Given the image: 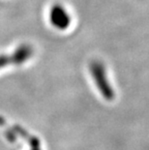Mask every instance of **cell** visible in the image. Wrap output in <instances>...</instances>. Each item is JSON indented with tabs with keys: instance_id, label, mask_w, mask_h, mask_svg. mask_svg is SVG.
<instances>
[{
	"instance_id": "1",
	"label": "cell",
	"mask_w": 149,
	"mask_h": 150,
	"mask_svg": "<svg viewBox=\"0 0 149 150\" xmlns=\"http://www.w3.org/2000/svg\"><path fill=\"white\" fill-rule=\"evenodd\" d=\"M89 70L91 73L92 78L94 79V81L96 86L99 89V92L102 94V96L107 101H112L114 98V92L109 84V79L107 78L105 66L100 61H93L90 63Z\"/></svg>"
},
{
	"instance_id": "2",
	"label": "cell",
	"mask_w": 149,
	"mask_h": 150,
	"mask_svg": "<svg viewBox=\"0 0 149 150\" xmlns=\"http://www.w3.org/2000/svg\"><path fill=\"white\" fill-rule=\"evenodd\" d=\"M50 21L59 29H66L71 22V18L65 9L60 5H54L50 11Z\"/></svg>"
},
{
	"instance_id": "3",
	"label": "cell",
	"mask_w": 149,
	"mask_h": 150,
	"mask_svg": "<svg viewBox=\"0 0 149 150\" xmlns=\"http://www.w3.org/2000/svg\"><path fill=\"white\" fill-rule=\"evenodd\" d=\"M32 150H40V147H32Z\"/></svg>"
}]
</instances>
